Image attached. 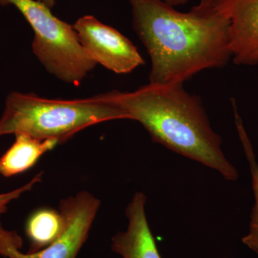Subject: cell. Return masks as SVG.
<instances>
[{
  "instance_id": "obj_12",
  "label": "cell",
  "mask_w": 258,
  "mask_h": 258,
  "mask_svg": "<svg viewBox=\"0 0 258 258\" xmlns=\"http://www.w3.org/2000/svg\"><path fill=\"white\" fill-rule=\"evenodd\" d=\"M42 171L38 173L36 175L32 177L31 180L28 181L23 186H20L18 189L13 190V191H8V192L0 194V218L1 217L6 213L8 211V206L12 202L18 200L23 194L28 192L30 191L38 183L42 181ZM3 227L1 221H0V228Z\"/></svg>"
},
{
  "instance_id": "obj_10",
  "label": "cell",
  "mask_w": 258,
  "mask_h": 258,
  "mask_svg": "<svg viewBox=\"0 0 258 258\" xmlns=\"http://www.w3.org/2000/svg\"><path fill=\"white\" fill-rule=\"evenodd\" d=\"M64 228L63 217L59 210L49 208L32 212L25 225V233L30 242L29 253L46 248L55 242Z\"/></svg>"
},
{
  "instance_id": "obj_1",
  "label": "cell",
  "mask_w": 258,
  "mask_h": 258,
  "mask_svg": "<svg viewBox=\"0 0 258 258\" xmlns=\"http://www.w3.org/2000/svg\"><path fill=\"white\" fill-rule=\"evenodd\" d=\"M134 30L152 60L154 83H184L232 57L230 20L216 1L187 13L162 0H128Z\"/></svg>"
},
{
  "instance_id": "obj_11",
  "label": "cell",
  "mask_w": 258,
  "mask_h": 258,
  "mask_svg": "<svg viewBox=\"0 0 258 258\" xmlns=\"http://www.w3.org/2000/svg\"><path fill=\"white\" fill-rule=\"evenodd\" d=\"M236 117H237L236 118L237 130L249 163L254 197V204L251 214L249 232L242 237V242L258 256V164L256 161L253 149L242 126V121L238 115H236Z\"/></svg>"
},
{
  "instance_id": "obj_6",
  "label": "cell",
  "mask_w": 258,
  "mask_h": 258,
  "mask_svg": "<svg viewBox=\"0 0 258 258\" xmlns=\"http://www.w3.org/2000/svg\"><path fill=\"white\" fill-rule=\"evenodd\" d=\"M80 43L96 64L115 74H126L144 64L138 49L127 37L92 15L74 23Z\"/></svg>"
},
{
  "instance_id": "obj_13",
  "label": "cell",
  "mask_w": 258,
  "mask_h": 258,
  "mask_svg": "<svg viewBox=\"0 0 258 258\" xmlns=\"http://www.w3.org/2000/svg\"><path fill=\"white\" fill-rule=\"evenodd\" d=\"M168 5H171L172 7L180 6L187 3L189 0H164Z\"/></svg>"
},
{
  "instance_id": "obj_5",
  "label": "cell",
  "mask_w": 258,
  "mask_h": 258,
  "mask_svg": "<svg viewBox=\"0 0 258 258\" xmlns=\"http://www.w3.org/2000/svg\"><path fill=\"white\" fill-rule=\"evenodd\" d=\"M101 201L92 194L81 191L60 200L58 210L64 228L60 237L37 252H22L23 242L14 231L0 228V254L8 258H76L87 240Z\"/></svg>"
},
{
  "instance_id": "obj_3",
  "label": "cell",
  "mask_w": 258,
  "mask_h": 258,
  "mask_svg": "<svg viewBox=\"0 0 258 258\" xmlns=\"http://www.w3.org/2000/svg\"><path fill=\"white\" fill-rule=\"evenodd\" d=\"M128 120L107 92L82 99H47L35 93H10L0 118V137L28 134L40 140L67 142L83 129L103 122Z\"/></svg>"
},
{
  "instance_id": "obj_2",
  "label": "cell",
  "mask_w": 258,
  "mask_h": 258,
  "mask_svg": "<svg viewBox=\"0 0 258 258\" xmlns=\"http://www.w3.org/2000/svg\"><path fill=\"white\" fill-rule=\"evenodd\" d=\"M183 84L149 83L132 92L111 91L112 97L154 142L235 181L238 171L222 152L221 137L212 129L201 100Z\"/></svg>"
},
{
  "instance_id": "obj_4",
  "label": "cell",
  "mask_w": 258,
  "mask_h": 258,
  "mask_svg": "<svg viewBox=\"0 0 258 258\" xmlns=\"http://www.w3.org/2000/svg\"><path fill=\"white\" fill-rule=\"evenodd\" d=\"M14 6L34 32L32 51L45 69L64 82L80 86L96 66L80 43L74 26L37 0H0Z\"/></svg>"
},
{
  "instance_id": "obj_15",
  "label": "cell",
  "mask_w": 258,
  "mask_h": 258,
  "mask_svg": "<svg viewBox=\"0 0 258 258\" xmlns=\"http://www.w3.org/2000/svg\"><path fill=\"white\" fill-rule=\"evenodd\" d=\"M216 0H200V3L199 4L204 5H209L213 4Z\"/></svg>"
},
{
  "instance_id": "obj_16",
  "label": "cell",
  "mask_w": 258,
  "mask_h": 258,
  "mask_svg": "<svg viewBox=\"0 0 258 258\" xmlns=\"http://www.w3.org/2000/svg\"><path fill=\"white\" fill-rule=\"evenodd\" d=\"M5 258H8V257H5Z\"/></svg>"
},
{
  "instance_id": "obj_7",
  "label": "cell",
  "mask_w": 258,
  "mask_h": 258,
  "mask_svg": "<svg viewBox=\"0 0 258 258\" xmlns=\"http://www.w3.org/2000/svg\"><path fill=\"white\" fill-rule=\"evenodd\" d=\"M230 20V50L234 62L258 63V0H216Z\"/></svg>"
},
{
  "instance_id": "obj_14",
  "label": "cell",
  "mask_w": 258,
  "mask_h": 258,
  "mask_svg": "<svg viewBox=\"0 0 258 258\" xmlns=\"http://www.w3.org/2000/svg\"><path fill=\"white\" fill-rule=\"evenodd\" d=\"M37 1L40 2L42 4L47 6V8H50V9H52V8L55 6L57 0H37Z\"/></svg>"
},
{
  "instance_id": "obj_8",
  "label": "cell",
  "mask_w": 258,
  "mask_h": 258,
  "mask_svg": "<svg viewBox=\"0 0 258 258\" xmlns=\"http://www.w3.org/2000/svg\"><path fill=\"white\" fill-rule=\"evenodd\" d=\"M146 203L145 194L134 195L125 208L126 230L112 237L111 249L122 258H162L148 222Z\"/></svg>"
},
{
  "instance_id": "obj_9",
  "label": "cell",
  "mask_w": 258,
  "mask_h": 258,
  "mask_svg": "<svg viewBox=\"0 0 258 258\" xmlns=\"http://www.w3.org/2000/svg\"><path fill=\"white\" fill-rule=\"evenodd\" d=\"M15 136L14 143L0 157V174L6 178L31 169L44 154L59 144L54 139L40 140L25 134Z\"/></svg>"
}]
</instances>
